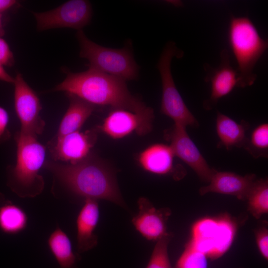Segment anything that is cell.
I'll list each match as a JSON object with an SVG mask.
<instances>
[{"mask_svg":"<svg viewBox=\"0 0 268 268\" xmlns=\"http://www.w3.org/2000/svg\"><path fill=\"white\" fill-rule=\"evenodd\" d=\"M47 243L58 263V268H78V255L73 252L69 237L59 226L51 234Z\"/></svg>","mask_w":268,"mask_h":268,"instance_id":"obj_19","label":"cell"},{"mask_svg":"<svg viewBox=\"0 0 268 268\" xmlns=\"http://www.w3.org/2000/svg\"><path fill=\"white\" fill-rule=\"evenodd\" d=\"M68 107L63 116L55 137L78 131L95 109V106L72 94H67Z\"/></svg>","mask_w":268,"mask_h":268,"instance_id":"obj_17","label":"cell"},{"mask_svg":"<svg viewBox=\"0 0 268 268\" xmlns=\"http://www.w3.org/2000/svg\"><path fill=\"white\" fill-rule=\"evenodd\" d=\"M138 211L132 219L135 230L145 239L157 241L165 235L167 222L171 214L170 208H156L147 198L141 197L137 201Z\"/></svg>","mask_w":268,"mask_h":268,"instance_id":"obj_12","label":"cell"},{"mask_svg":"<svg viewBox=\"0 0 268 268\" xmlns=\"http://www.w3.org/2000/svg\"><path fill=\"white\" fill-rule=\"evenodd\" d=\"M16 3L13 0H0V13L9 9Z\"/></svg>","mask_w":268,"mask_h":268,"instance_id":"obj_29","label":"cell"},{"mask_svg":"<svg viewBox=\"0 0 268 268\" xmlns=\"http://www.w3.org/2000/svg\"><path fill=\"white\" fill-rule=\"evenodd\" d=\"M14 105L20 121V133L37 137L41 134L45 122L40 116L42 106L37 93L17 73L14 77Z\"/></svg>","mask_w":268,"mask_h":268,"instance_id":"obj_8","label":"cell"},{"mask_svg":"<svg viewBox=\"0 0 268 268\" xmlns=\"http://www.w3.org/2000/svg\"><path fill=\"white\" fill-rule=\"evenodd\" d=\"M1 14L0 13V33L1 32Z\"/></svg>","mask_w":268,"mask_h":268,"instance_id":"obj_30","label":"cell"},{"mask_svg":"<svg viewBox=\"0 0 268 268\" xmlns=\"http://www.w3.org/2000/svg\"><path fill=\"white\" fill-rule=\"evenodd\" d=\"M186 128L174 124L165 134L170 141L174 156L189 166L202 181L209 183L216 170L209 167L199 149L189 136Z\"/></svg>","mask_w":268,"mask_h":268,"instance_id":"obj_9","label":"cell"},{"mask_svg":"<svg viewBox=\"0 0 268 268\" xmlns=\"http://www.w3.org/2000/svg\"><path fill=\"white\" fill-rule=\"evenodd\" d=\"M207 257L190 241L178 258L175 268H207Z\"/></svg>","mask_w":268,"mask_h":268,"instance_id":"obj_22","label":"cell"},{"mask_svg":"<svg viewBox=\"0 0 268 268\" xmlns=\"http://www.w3.org/2000/svg\"><path fill=\"white\" fill-rule=\"evenodd\" d=\"M244 146L254 157L266 156L268 149V124H261L255 129Z\"/></svg>","mask_w":268,"mask_h":268,"instance_id":"obj_24","label":"cell"},{"mask_svg":"<svg viewBox=\"0 0 268 268\" xmlns=\"http://www.w3.org/2000/svg\"><path fill=\"white\" fill-rule=\"evenodd\" d=\"M0 80L6 82L13 83L14 77L11 76L4 69L3 66L0 64Z\"/></svg>","mask_w":268,"mask_h":268,"instance_id":"obj_28","label":"cell"},{"mask_svg":"<svg viewBox=\"0 0 268 268\" xmlns=\"http://www.w3.org/2000/svg\"><path fill=\"white\" fill-rule=\"evenodd\" d=\"M16 162L7 169V186L19 197L34 198L44 190L39 171L45 162L46 148L37 137L19 131L15 134Z\"/></svg>","mask_w":268,"mask_h":268,"instance_id":"obj_3","label":"cell"},{"mask_svg":"<svg viewBox=\"0 0 268 268\" xmlns=\"http://www.w3.org/2000/svg\"><path fill=\"white\" fill-rule=\"evenodd\" d=\"M174 154L170 146L157 143L151 145L138 155L137 161L141 168L150 173L166 175L173 170Z\"/></svg>","mask_w":268,"mask_h":268,"instance_id":"obj_16","label":"cell"},{"mask_svg":"<svg viewBox=\"0 0 268 268\" xmlns=\"http://www.w3.org/2000/svg\"><path fill=\"white\" fill-rule=\"evenodd\" d=\"M44 166L62 186L76 195L85 199L104 200L127 207L114 172L91 154L75 164L47 161Z\"/></svg>","mask_w":268,"mask_h":268,"instance_id":"obj_2","label":"cell"},{"mask_svg":"<svg viewBox=\"0 0 268 268\" xmlns=\"http://www.w3.org/2000/svg\"><path fill=\"white\" fill-rule=\"evenodd\" d=\"M28 217L19 206L7 202L0 206V230L7 234H16L27 227Z\"/></svg>","mask_w":268,"mask_h":268,"instance_id":"obj_20","label":"cell"},{"mask_svg":"<svg viewBox=\"0 0 268 268\" xmlns=\"http://www.w3.org/2000/svg\"><path fill=\"white\" fill-rule=\"evenodd\" d=\"M14 62L13 53L7 42L0 36V64L12 66Z\"/></svg>","mask_w":268,"mask_h":268,"instance_id":"obj_26","label":"cell"},{"mask_svg":"<svg viewBox=\"0 0 268 268\" xmlns=\"http://www.w3.org/2000/svg\"><path fill=\"white\" fill-rule=\"evenodd\" d=\"M264 224L255 230L256 242L262 256L267 261L268 260V229L267 225Z\"/></svg>","mask_w":268,"mask_h":268,"instance_id":"obj_25","label":"cell"},{"mask_svg":"<svg viewBox=\"0 0 268 268\" xmlns=\"http://www.w3.org/2000/svg\"><path fill=\"white\" fill-rule=\"evenodd\" d=\"M76 38L80 46L79 56L88 61L89 69L112 75L125 80L138 78L139 68L127 47L112 49L99 45L89 39L82 30Z\"/></svg>","mask_w":268,"mask_h":268,"instance_id":"obj_5","label":"cell"},{"mask_svg":"<svg viewBox=\"0 0 268 268\" xmlns=\"http://www.w3.org/2000/svg\"><path fill=\"white\" fill-rule=\"evenodd\" d=\"M247 209L256 219L268 213V179H256L246 199Z\"/></svg>","mask_w":268,"mask_h":268,"instance_id":"obj_21","label":"cell"},{"mask_svg":"<svg viewBox=\"0 0 268 268\" xmlns=\"http://www.w3.org/2000/svg\"><path fill=\"white\" fill-rule=\"evenodd\" d=\"M184 56L182 50L179 49L175 43L170 41L164 47L157 66L160 72L162 83L161 112L172 119L175 124L185 127H196L198 123L187 107L180 94L171 73V63L175 57L181 58Z\"/></svg>","mask_w":268,"mask_h":268,"instance_id":"obj_6","label":"cell"},{"mask_svg":"<svg viewBox=\"0 0 268 268\" xmlns=\"http://www.w3.org/2000/svg\"><path fill=\"white\" fill-rule=\"evenodd\" d=\"M248 125L238 124L229 117L217 112L216 130L221 144L227 149L244 146L247 138L245 136Z\"/></svg>","mask_w":268,"mask_h":268,"instance_id":"obj_18","label":"cell"},{"mask_svg":"<svg viewBox=\"0 0 268 268\" xmlns=\"http://www.w3.org/2000/svg\"><path fill=\"white\" fill-rule=\"evenodd\" d=\"M220 63L217 67L204 65V80L211 84V94L203 103L206 109H211L222 97L229 94L238 83L237 71L231 66L229 53L223 49L220 54Z\"/></svg>","mask_w":268,"mask_h":268,"instance_id":"obj_11","label":"cell"},{"mask_svg":"<svg viewBox=\"0 0 268 268\" xmlns=\"http://www.w3.org/2000/svg\"><path fill=\"white\" fill-rule=\"evenodd\" d=\"M173 237V233L167 232L156 241L146 268H172L168 248Z\"/></svg>","mask_w":268,"mask_h":268,"instance_id":"obj_23","label":"cell"},{"mask_svg":"<svg viewBox=\"0 0 268 268\" xmlns=\"http://www.w3.org/2000/svg\"><path fill=\"white\" fill-rule=\"evenodd\" d=\"M99 208L97 200L85 199L76 220L77 247L79 253L89 251L98 244L94 231L99 221Z\"/></svg>","mask_w":268,"mask_h":268,"instance_id":"obj_15","label":"cell"},{"mask_svg":"<svg viewBox=\"0 0 268 268\" xmlns=\"http://www.w3.org/2000/svg\"><path fill=\"white\" fill-rule=\"evenodd\" d=\"M152 121L128 110L114 109L97 130L114 139L123 138L134 132L143 135L151 131Z\"/></svg>","mask_w":268,"mask_h":268,"instance_id":"obj_13","label":"cell"},{"mask_svg":"<svg viewBox=\"0 0 268 268\" xmlns=\"http://www.w3.org/2000/svg\"><path fill=\"white\" fill-rule=\"evenodd\" d=\"M9 115L7 111L0 106V144L2 143L11 137L8 129Z\"/></svg>","mask_w":268,"mask_h":268,"instance_id":"obj_27","label":"cell"},{"mask_svg":"<svg viewBox=\"0 0 268 268\" xmlns=\"http://www.w3.org/2000/svg\"><path fill=\"white\" fill-rule=\"evenodd\" d=\"M65 72L66 78L53 91H64L95 106H110L153 119V109L131 94L124 79L89 68L80 72Z\"/></svg>","mask_w":268,"mask_h":268,"instance_id":"obj_1","label":"cell"},{"mask_svg":"<svg viewBox=\"0 0 268 268\" xmlns=\"http://www.w3.org/2000/svg\"><path fill=\"white\" fill-rule=\"evenodd\" d=\"M95 130L79 131L63 136L54 137L49 143V148L54 161L75 164L90 154V150L96 142Z\"/></svg>","mask_w":268,"mask_h":268,"instance_id":"obj_10","label":"cell"},{"mask_svg":"<svg viewBox=\"0 0 268 268\" xmlns=\"http://www.w3.org/2000/svg\"><path fill=\"white\" fill-rule=\"evenodd\" d=\"M38 31L59 28L81 30L91 21L92 10L88 0H68L53 9L42 12H32Z\"/></svg>","mask_w":268,"mask_h":268,"instance_id":"obj_7","label":"cell"},{"mask_svg":"<svg viewBox=\"0 0 268 268\" xmlns=\"http://www.w3.org/2000/svg\"><path fill=\"white\" fill-rule=\"evenodd\" d=\"M254 174L244 176L231 172L217 170L212 176L209 184L199 189V194L203 196L208 193H215L236 197L245 201L256 180Z\"/></svg>","mask_w":268,"mask_h":268,"instance_id":"obj_14","label":"cell"},{"mask_svg":"<svg viewBox=\"0 0 268 268\" xmlns=\"http://www.w3.org/2000/svg\"><path fill=\"white\" fill-rule=\"evenodd\" d=\"M228 41L238 68L237 86L252 85L257 79L254 67L268 48L267 40L262 38L256 26L247 17H230Z\"/></svg>","mask_w":268,"mask_h":268,"instance_id":"obj_4","label":"cell"}]
</instances>
